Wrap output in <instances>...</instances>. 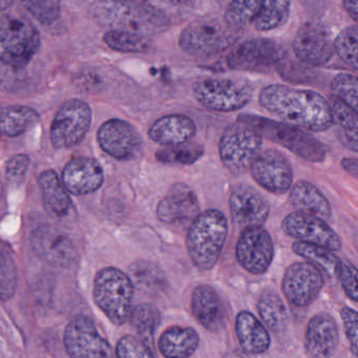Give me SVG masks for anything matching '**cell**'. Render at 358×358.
<instances>
[{
  "instance_id": "obj_1",
  "label": "cell",
  "mask_w": 358,
  "mask_h": 358,
  "mask_svg": "<svg viewBox=\"0 0 358 358\" xmlns=\"http://www.w3.org/2000/svg\"><path fill=\"white\" fill-rule=\"evenodd\" d=\"M260 104L284 123L304 130L323 132L333 125L329 101L313 90L266 86L261 90Z\"/></svg>"
},
{
  "instance_id": "obj_2",
  "label": "cell",
  "mask_w": 358,
  "mask_h": 358,
  "mask_svg": "<svg viewBox=\"0 0 358 358\" xmlns=\"http://www.w3.org/2000/svg\"><path fill=\"white\" fill-rule=\"evenodd\" d=\"M92 20L111 31L151 36L170 29V19L138 0H96L90 6Z\"/></svg>"
},
{
  "instance_id": "obj_3",
  "label": "cell",
  "mask_w": 358,
  "mask_h": 358,
  "mask_svg": "<svg viewBox=\"0 0 358 358\" xmlns=\"http://www.w3.org/2000/svg\"><path fill=\"white\" fill-rule=\"evenodd\" d=\"M228 236L226 217L219 210L200 213L189 224L186 248L193 264L202 271L216 266Z\"/></svg>"
},
{
  "instance_id": "obj_4",
  "label": "cell",
  "mask_w": 358,
  "mask_h": 358,
  "mask_svg": "<svg viewBox=\"0 0 358 358\" xmlns=\"http://www.w3.org/2000/svg\"><path fill=\"white\" fill-rule=\"evenodd\" d=\"M242 31L229 27L224 20L202 17L187 25L179 38V45L197 58H209L237 43Z\"/></svg>"
},
{
  "instance_id": "obj_5",
  "label": "cell",
  "mask_w": 358,
  "mask_h": 358,
  "mask_svg": "<svg viewBox=\"0 0 358 358\" xmlns=\"http://www.w3.org/2000/svg\"><path fill=\"white\" fill-rule=\"evenodd\" d=\"M134 285L128 275L116 267L101 269L94 280L95 304L116 326L130 320Z\"/></svg>"
},
{
  "instance_id": "obj_6",
  "label": "cell",
  "mask_w": 358,
  "mask_h": 358,
  "mask_svg": "<svg viewBox=\"0 0 358 358\" xmlns=\"http://www.w3.org/2000/svg\"><path fill=\"white\" fill-rule=\"evenodd\" d=\"M239 121L252 126L261 136L282 145L294 155L312 163H322L327 157L325 145L302 128L258 115H242Z\"/></svg>"
},
{
  "instance_id": "obj_7",
  "label": "cell",
  "mask_w": 358,
  "mask_h": 358,
  "mask_svg": "<svg viewBox=\"0 0 358 358\" xmlns=\"http://www.w3.org/2000/svg\"><path fill=\"white\" fill-rule=\"evenodd\" d=\"M40 44L38 29L25 17L0 15V63L22 69L37 54Z\"/></svg>"
},
{
  "instance_id": "obj_8",
  "label": "cell",
  "mask_w": 358,
  "mask_h": 358,
  "mask_svg": "<svg viewBox=\"0 0 358 358\" xmlns=\"http://www.w3.org/2000/svg\"><path fill=\"white\" fill-rule=\"evenodd\" d=\"M195 100L204 108L216 113H233L244 108L254 96L249 82L233 78L200 80L193 85Z\"/></svg>"
},
{
  "instance_id": "obj_9",
  "label": "cell",
  "mask_w": 358,
  "mask_h": 358,
  "mask_svg": "<svg viewBox=\"0 0 358 358\" xmlns=\"http://www.w3.org/2000/svg\"><path fill=\"white\" fill-rule=\"evenodd\" d=\"M262 144L263 136L252 126L242 121L228 126L219 143L223 166L235 176L244 173L258 157Z\"/></svg>"
},
{
  "instance_id": "obj_10",
  "label": "cell",
  "mask_w": 358,
  "mask_h": 358,
  "mask_svg": "<svg viewBox=\"0 0 358 358\" xmlns=\"http://www.w3.org/2000/svg\"><path fill=\"white\" fill-rule=\"evenodd\" d=\"M92 109L81 100L67 101L50 125V142L57 149L71 148L82 142L92 124Z\"/></svg>"
},
{
  "instance_id": "obj_11",
  "label": "cell",
  "mask_w": 358,
  "mask_h": 358,
  "mask_svg": "<svg viewBox=\"0 0 358 358\" xmlns=\"http://www.w3.org/2000/svg\"><path fill=\"white\" fill-rule=\"evenodd\" d=\"M63 344L71 358H117L90 317L77 315L65 327Z\"/></svg>"
},
{
  "instance_id": "obj_12",
  "label": "cell",
  "mask_w": 358,
  "mask_h": 358,
  "mask_svg": "<svg viewBox=\"0 0 358 358\" xmlns=\"http://www.w3.org/2000/svg\"><path fill=\"white\" fill-rule=\"evenodd\" d=\"M237 262L248 273L262 275L266 273L275 257L273 238L262 225L242 229L237 240Z\"/></svg>"
},
{
  "instance_id": "obj_13",
  "label": "cell",
  "mask_w": 358,
  "mask_h": 358,
  "mask_svg": "<svg viewBox=\"0 0 358 358\" xmlns=\"http://www.w3.org/2000/svg\"><path fill=\"white\" fill-rule=\"evenodd\" d=\"M324 286V275L309 262H298L286 269L282 281L284 296L292 306L304 308L312 304Z\"/></svg>"
},
{
  "instance_id": "obj_14",
  "label": "cell",
  "mask_w": 358,
  "mask_h": 358,
  "mask_svg": "<svg viewBox=\"0 0 358 358\" xmlns=\"http://www.w3.org/2000/svg\"><path fill=\"white\" fill-rule=\"evenodd\" d=\"M282 231L285 235L304 243L328 248L332 252L342 250L338 234L323 219L305 213H291L284 218Z\"/></svg>"
},
{
  "instance_id": "obj_15",
  "label": "cell",
  "mask_w": 358,
  "mask_h": 358,
  "mask_svg": "<svg viewBox=\"0 0 358 358\" xmlns=\"http://www.w3.org/2000/svg\"><path fill=\"white\" fill-rule=\"evenodd\" d=\"M31 243L38 257L53 266L69 268L77 261V250L64 233L52 225L34 229Z\"/></svg>"
},
{
  "instance_id": "obj_16",
  "label": "cell",
  "mask_w": 358,
  "mask_h": 358,
  "mask_svg": "<svg viewBox=\"0 0 358 358\" xmlns=\"http://www.w3.org/2000/svg\"><path fill=\"white\" fill-rule=\"evenodd\" d=\"M99 146L104 152L119 161H128L140 155L143 141L134 126L122 120H109L99 128Z\"/></svg>"
},
{
  "instance_id": "obj_17",
  "label": "cell",
  "mask_w": 358,
  "mask_h": 358,
  "mask_svg": "<svg viewBox=\"0 0 358 358\" xmlns=\"http://www.w3.org/2000/svg\"><path fill=\"white\" fill-rule=\"evenodd\" d=\"M252 178L273 194H285L292 187L294 171L288 159L277 150L259 153L250 166Z\"/></svg>"
},
{
  "instance_id": "obj_18",
  "label": "cell",
  "mask_w": 358,
  "mask_h": 358,
  "mask_svg": "<svg viewBox=\"0 0 358 358\" xmlns=\"http://www.w3.org/2000/svg\"><path fill=\"white\" fill-rule=\"evenodd\" d=\"M199 214L197 195L185 183L172 185L157 206L158 219L170 227H186Z\"/></svg>"
},
{
  "instance_id": "obj_19",
  "label": "cell",
  "mask_w": 358,
  "mask_h": 358,
  "mask_svg": "<svg viewBox=\"0 0 358 358\" xmlns=\"http://www.w3.org/2000/svg\"><path fill=\"white\" fill-rule=\"evenodd\" d=\"M284 50L269 39L244 42L227 57L229 69L235 71H259L277 64L283 59Z\"/></svg>"
},
{
  "instance_id": "obj_20",
  "label": "cell",
  "mask_w": 358,
  "mask_h": 358,
  "mask_svg": "<svg viewBox=\"0 0 358 358\" xmlns=\"http://www.w3.org/2000/svg\"><path fill=\"white\" fill-rule=\"evenodd\" d=\"M294 52L302 62L313 66L327 64L333 56L334 48L327 29L315 22L305 23L294 41Z\"/></svg>"
},
{
  "instance_id": "obj_21",
  "label": "cell",
  "mask_w": 358,
  "mask_h": 358,
  "mask_svg": "<svg viewBox=\"0 0 358 358\" xmlns=\"http://www.w3.org/2000/svg\"><path fill=\"white\" fill-rule=\"evenodd\" d=\"M229 208L233 224L237 229L263 225L269 216L268 202L248 185L233 187L229 197Z\"/></svg>"
},
{
  "instance_id": "obj_22",
  "label": "cell",
  "mask_w": 358,
  "mask_h": 358,
  "mask_svg": "<svg viewBox=\"0 0 358 358\" xmlns=\"http://www.w3.org/2000/svg\"><path fill=\"white\" fill-rule=\"evenodd\" d=\"M103 179L102 167L90 157H78L69 162L61 176L67 191L77 196L94 193L102 185Z\"/></svg>"
},
{
  "instance_id": "obj_23",
  "label": "cell",
  "mask_w": 358,
  "mask_h": 358,
  "mask_svg": "<svg viewBox=\"0 0 358 358\" xmlns=\"http://www.w3.org/2000/svg\"><path fill=\"white\" fill-rule=\"evenodd\" d=\"M193 317L210 332L224 329L227 323V309L220 294L208 285H199L191 296Z\"/></svg>"
},
{
  "instance_id": "obj_24",
  "label": "cell",
  "mask_w": 358,
  "mask_h": 358,
  "mask_svg": "<svg viewBox=\"0 0 358 358\" xmlns=\"http://www.w3.org/2000/svg\"><path fill=\"white\" fill-rule=\"evenodd\" d=\"M340 342L338 323L332 315L319 313L307 326L305 346L312 358H330Z\"/></svg>"
},
{
  "instance_id": "obj_25",
  "label": "cell",
  "mask_w": 358,
  "mask_h": 358,
  "mask_svg": "<svg viewBox=\"0 0 358 358\" xmlns=\"http://www.w3.org/2000/svg\"><path fill=\"white\" fill-rule=\"evenodd\" d=\"M197 131L195 122L184 115H168L160 117L149 130L153 142L161 146H174L189 142Z\"/></svg>"
},
{
  "instance_id": "obj_26",
  "label": "cell",
  "mask_w": 358,
  "mask_h": 358,
  "mask_svg": "<svg viewBox=\"0 0 358 358\" xmlns=\"http://www.w3.org/2000/svg\"><path fill=\"white\" fill-rule=\"evenodd\" d=\"M235 332L244 352L262 355L271 344L270 336L265 326L248 311H241L235 319Z\"/></svg>"
},
{
  "instance_id": "obj_27",
  "label": "cell",
  "mask_w": 358,
  "mask_h": 358,
  "mask_svg": "<svg viewBox=\"0 0 358 358\" xmlns=\"http://www.w3.org/2000/svg\"><path fill=\"white\" fill-rule=\"evenodd\" d=\"M289 201L298 212L312 215L321 219L329 218L331 206L324 194L306 180H300L290 187Z\"/></svg>"
},
{
  "instance_id": "obj_28",
  "label": "cell",
  "mask_w": 358,
  "mask_h": 358,
  "mask_svg": "<svg viewBox=\"0 0 358 358\" xmlns=\"http://www.w3.org/2000/svg\"><path fill=\"white\" fill-rule=\"evenodd\" d=\"M200 336L189 327L168 328L160 336L158 348L165 358H188L197 351Z\"/></svg>"
},
{
  "instance_id": "obj_29",
  "label": "cell",
  "mask_w": 358,
  "mask_h": 358,
  "mask_svg": "<svg viewBox=\"0 0 358 358\" xmlns=\"http://www.w3.org/2000/svg\"><path fill=\"white\" fill-rule=\"evenodd\" d=\"M39 187L44 206L50 214L55 217H64L69 214L71 198L54 170H48L40 176Z\"/></svg>"
},
{
  "instance_id": "obj_30",
  "label": "cell",
  "mask_w": 358,
  "mask_h": 358,
  "mask_svg": "<svg viewBox=\"0 0 358 358\" xmlns=\"http://www.w3.org/2000/svg\"><path fill=\"white\" fill-rule=\"evenodd\" d=\"M39 121L37 111L31 107H0V134L8 138L21 136L29 131Z\"/></svg>"
},
{
  "instance_id": "obj_31",
  "label": "cell",
  "mask_w": 358,
  "mask_h": 358,
  "mask_svg": "<svg viewBox=\"0 0 358 358\" xmlns=\"http://www.w3.org/2000/svg\"><path fill=\"white\" fill-rule=\"evenodd\" d=\"M292 250L298 256L306 259L307 262L317 266L322 273H325L328 277H338L342 261L332 250L300 241L294 242Z\"/></svg>"
},
{
  "instance_id": "obj_32",
  "label": "cell",
  "mask_w": 358,
  "mask_h": 358,
  "mask_svg": "<svg viewBox=\"0 0 358 358\" xmlns=\"http://www.w3.org/2000/svg\"><path fill=\"white\" fill-rule=\"evenodd\" d=\"M128 277L132 285L144 292H161L167 284L163 271L149 261L139 260L132 263L128 268Z\"/></svg>"
},
{
  "instance_id": "obj_33",
  "label": "cell",
  "mask_w": 358,
  "mask_h": 358,
  "mask_svg": "<svg viewBox=\"0 0 358 358\" xmlns=\"http://www.w3.org/2000/svg\"><path fill=\"white\" fill-rule=\"evenodd\" d=\"M130 320L141 341L151 348L153 345V336L161 323L159 309L149 303L137 305L130 311Z\"/></svg>"
},
{
  "instance_id": "obj_34",
  "label": "cell",
  "mask_w": 358,
  "mask_h": 358,
  "mask_svg": "<svg viewBox=\"0 0 358 358\" xmlns=\"http://www.w3.org/2000/svg\"><path fill=\"white\" fill-rule=\"evenodd\" d=\"M258 311L265 325L273 332H282L288 323V311L279 294L265 292L259 299Z\"/></svg>"
},
{
  "instance_id": "obj_35",
  "label": "cell",
  "mask_w": 358,
  "mask_h": 358,
  "mask_svg": "<svg viewBox=\"0 0 358 358\" xmlns=\"http://www.w3.org/2000/svg\"><path fill=\"white\" fill-rule=\"evenodd\" d=\"M289 13L290 0H261L260 10L252 24L256 31H271L282 27Z\"/></svg>"
},
{
  "instance_id": "obj_36",
  "label": "cell",
  "mask_w": 358,
  "mask_h": 358,
  "mask_svg": "<svg viewBox=\"0 0 358 358\" xmlns=\"http://www.w3.org/2000/svg\"><path fill=\"white\" fill-rule=\"evenodd\" d=\"M330 108H331L332 120L333 123L338 124L344 132L350 148L354 152L357 151L358 138V117L357 111L353 110L348 105L343 103L338 99L331 96L329 101Z\"/></svg>"
},
{
  "instance_id": "obj_37",
  "label": "cell",
  "mask_w": 358,
  "mask_h": 358,
  "mask_svg": "<svg viewBox=\"0 0 358 358\" xmlns=\"http://www.w3.org/2000/svg\"><path fill=\"white\" fill-rule=\"evenodd\" d=\"M204 148L199 144L184 143L174 146H164L156 153V159L167 165H193L203 155Z\"/></svg>"
},
{
  "instance_id": "obj_38",
  "label": "cell",
  "mask_w": 358,
  "mask_h": 358,
  "mask_svg": "<svg viewBox=\"0 0 358 358\" xmlns=\"http://www.w3.org/2000/svg\"><path fill=\"white\" fill-rule=\"evenodd\" d=\"M261 0H231L224 15V21L233 29L242 31L244 27L254 23Z\"/></svg>"
},
{
  "instance_id": "obj_39",
  "label": "cell",
  "mask_w": 358,
  "mask_h": 358,
  "mask_svg": "<svg viewBox=\"0 0 358 358\" xmlns=\"http://www.w3.org/2000/svg\"><path fill=\"white\" fill-rule=\"evenodd\" d=\"M103 41L111 50L121 52L140 54L147 52L151 48L147 37L130 31H109L103 37Z\"/></svg>"
},
{
  "instance_id": "obj_40",
  "label": "cell",
  "mask_w": 358,
  "mask_h": 358,
  "mask_svg": "<svg viewBox=\"0 0 358 358\" xmlns=\"http://www.w3.org/2000/svg\"><path fill=\"white\" fill-rule=\"evenodd\" d=\"M18 273L10 250L0 242V300L8 302L17 289Z\"/></svg>"
},
{
  "instance_id": "obj_41",
  "label": "cell",
  "mask_w": 358,
  "mask_h": 358,
  "mask_svg": "<svg viewBox=\"0 0 358 358\" xmlns=\"http://www.w3.org/2000/svg\"><path fill=\"white\" fill-rule=\"evenodd\" d=\"M357 43L358 29L357 24L343 29L336 37V41L333 42V48L336 54L354 71H357L358 69Z\"/></svg>"
},
{
  "instance_id": "obj_42",
  "label": "cell",
  "mask_w": 358,
  "mask_h": 358,
  "mask_svg": "<svg viewBox=\"0 0 358 358\" xmlns=\"http://www.w3.org/2000/svg\"><path fill=\"white\" fill-rule=\"evenodd\" d=\"M331 92L334 98L358 111V81L350 73H340L331 82Z\"/></svg>"
},
{
  "instance_id": "obj_43",
  "label": "cell",
  "mask_w": 358,
  "mask_h": 358,
  "mask_svg": "<svg viewBox=\"0 0 358 358\" xmlns=\"http://www.w3.org/2000/svg\"><path fill=\"white\" fill-rule=\"evenodd\" d=\"M25 10L38 22L44 25L53 24L61 14L59 0H20Z\"/></svg>"
},
{
  "instance_id": "obj_44",
  "label": "cell",
  "mask_w": 358,
  "mask_h": 358,
  "mask_svg": "<svg viewBox=\"0 0 358 358\" xmlns=\"http://www.w3.org/2000/svg\"><path fill=\"white\" fill-rule=\"evenodd\" d=\"M163 14L172 22V18L183 19L193 10L191 0H138Z\"/></svg>"
},
{
  "instance_id": "obj_45",
  "label": "cell",
  "mask_w": 358,
  "mask_h": 358,
  "mask_svg": "<svg viewBox=\"0 0 358 358\" xmlns=\"http://www.w3.org/2000/svg\"><path fill=\"white\" fill-rule=\"evenodd\" d=\"M115 353L117 358H157L147 345L132 336L120 338Z\"/></svg>"
},
{
  "instance_id": "obj_46",
  "label": "cell",
  "mask_w": 358,
  "mask_h": 358,
  "mask_svg": "<svg viewBox=\"0 0 358 358\" xmlns=\"http://www.w3.org/2000/svg\"><path fill=\"white\" fill-rule=\"evenodd\" d=\"M29 166V157L27 155H16L6 164V178L12 185H20L25 180Z\"/></svg>"
},
{
  "instance_id": "obj_47",
  "label": "cell",
  "mask_w": 358,
  "mask_h": 358,
  "mask_svg": "<svg viewBox=\"0 0 358 358\" xmlns=\"http://www.w3.org/2000/svg\"><path fill=\"white\" fill-rule=\"evenodd\" d=\"M338 277H340V283L347 296L351 300L357 302L358 301V288H357V268L354 264L351 262H342L340 271H338Z\"/></svg>"
},
{
  "instance_id": "obj_48",
  "label": "cell",
  "mask_w": 358,
  "mask_h": 358,
  "mask_svg": "<svg viewBox=\"0 0 358 358\" xmlns=\"http://www.w3.org/2000/svg\"><path fill=\"white\" fill-rule=\"evenodd\" d=\"M340 317L344 323L345 332L347 338L350 343L351 349L354 355H357L358 349V315L353 309L345 307L340 310Z\"/></svg>"
},
{
  "instance_id": "obj_49",
  "label": "cell",
  "mask_w": 358,
  "mask_h": 358,
  "mask_svg": "<svg viewBox=\"0 0 358 358\" xmlns=\"http://www.w3.org/2000/svg\"><path fill=\"white\" fill-rule=\"evenodd\" d=\"M343 4H344V8L348 13L349 16L357 22L358 19V0H344Z\"/></svg>"
},
{
  "instance_id": "obj_50",
  "label": "cell",
  "mask_w": 358,
  "mask_h": 358,
  "mask_svg": "<svg viewBox=\"0 0 358 358\" xmlns=\"http://www.w3.org/2000/svg\"><path fill=\"white\" fill-rule=\"evenodd\" d=\"M342 166L346 171L352 174L357 178L358 172V162L357 159H344L342 161Z\"/></svg>"
},
{
  "instance_id": "obj_51",
  "label": "cell",
  "mask_w": 358,
  "mask_h": 358,
  "mask_svg": "<svg viewBox=\"0 0 358 358\" xmlns=\"http://www.w3.org/2000/svg\"><path fill=\"white\" fill-rule=\"evenodd\" d=\"M307 8L315 13L323 12L325 8V0H302Z\"/></svg>"
},
{
  "instance_id": "obj_52",
  "label": "cell",
  "mask_w": 358,
  "mask_h": 358,
  "mask_svg": "<svg viewBox=\"0 0 358 358\" xmlns=\"http://www.w3.org/2000/svg\"><path fill=\"white\" fill-rule=\"evenodd\" d=\"M225 358H250L247 353L244 351H233V352L228 353Z\"/></svg>"
},
{
  "instance_id": "obj_53",
  "label": "cell",
  "mask_w": 358,
  "mask_h": 358,
  "mask_svg": "<svg viewBox=\"0 0 358 358\" xmlns=\"http://www.w3.org/2000/svg\"><path fill=\"white\" fill-rule=\"evenodd\" d=\"M15 0H0V12L8 10V8H12L14 4Z\"/></svg>"
},
{
  "instance_id": "obj_54",
  "label": "cell",
  "mask_w": 358,
  "mask_h": 358,
  "mask_svg": "<svg viewBox=\"0 0 358 358\" xmlns=\"http://www.w3.org/2000/svg\"><path fill=\"white\" fill-rule=\"evenodd\" d=\"M2 193H4V187H2L1 178H0V200L2 198Z\"/></svg>"
}]
</instances>
